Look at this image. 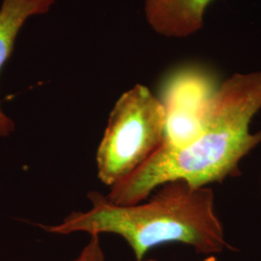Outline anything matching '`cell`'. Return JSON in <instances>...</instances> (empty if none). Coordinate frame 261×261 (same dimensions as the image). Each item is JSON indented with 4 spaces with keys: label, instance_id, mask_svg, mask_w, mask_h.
Here are the masks:
<instances>
[{
    "label": "cell",
    "instance_id": "cell-1",
    "mask_svg": "<svg viewBox=\"0 0 261 261\" xmlns=\"http://www.w3.org/2000/svg\"><path fill=\"white\" fill-rule=\"evenodd\" d=\"M260 110L261 71L225 79L210 97L196 139L182 147L161 144L129 177L111 187L107 199L116 205H134L170 181L204 187L239 175L242 159L261 143V130H250Z\"/></svg>",
    "mask_w": 261,
    "mask_h": 261
},
{
    "label": "cell",
    "instance_id": "cell-2",
    "mask_svg": "<svg viewBox=\"0 0 261 261\" xmlns=\"http://www.w3.org/2000/svg\"><path fill=\"white\" fill-rule=\"evenodd\" d=\"M88 198L91 209L73 212L61 224H42V229L61 235L116 234L128 243L137 261L168 243L185 244L204 254L231 249L215 210L214 192L208 186L170 181L160 186L149 201L134 205L113 204L99 192L89 193Z\"/></svg>",
    "mask_w": 261,
    "mask_h": 261
},
{
    "label": "cell",
    "instance_id": "cell-3",
    "mask_svg": "<svg viewBox=\"0 0 261 261\" xmlns=\"http://www.w3.org/2000/svg\"><path fill=\"white\" fill-rule=\"evenodd\" d=\"M166 110L148 87L137 84L118 99L96 155L98 176L107 186L129 177L162 144Z\"/></svg>",
    "mask_w": 261,
    "mask_h": 261
},
{
    "label": "cell",
    "instance_id": "cell-4",
    "mask_svg": "<svg viewBox=\"0 0 261 261\" xmlns=\"http://www.w3.org/2000/svg\"><path fill=\"white\" fill-rule=\"evenodd\" d=\"M218 84L195 71L175 74L164 87L160 99L166 110V127L162 144L182 147L202 130L207 105Z\"/></svg>",
    "mask_w": 261,
    "mask_h": 261
},
{
    "label": "cell",
    "instance_id": "cell-5",
    "mask_svg": "<svg viewBox=\"0 0 261 261\" xmlns=\"http://www.w3.org/2000/svg\"><path fill=\"white\" fill-rule=\"evenodd\" d=\"M214 0H144L151 28L164 37L188 38L204 25L206 10Z\"/></svg>",
    "mask_w": 261,
    "mask_h": 261
},
{
    "label": "cell",
    "instance_id": "cell-6",
    "mask_svg": "<svg viewBox=\"0 0 261 261\" xmlns=\"http://www.w3.org/2000/svg\"><path fill=\"white\" fill-rule=\"evenodd\" d=\"M56 0H2L0 6V71L12 56L18 34L29 18L48 12ZM15 130V123L0 107V137Z\"/></svg>",
    "mask_w": 261,
    "mask_h": 261
},
{
    "label": "cell",
    "instance_id": "cell-7",
    "mask_svg": "<svg viewBox=\"0 0 261 261\" xmlns=\"http://www.w3.org/2000/svg\"><path fill=\"white\" fill-rule=\"evenodd\" d=\"M71 261H106L100 235H90V240L77 257Z\"/></svg>",
    "mask_w": 261,
    "mask_h": 261
},
{
    "label": "cell",
    "instance_id": "cell-8",
    "mask_svg": "<svg viewBox=\"0 0 261 261\" xmlns=\"http://www.w3.org/2000/svg\"><path fill=\"white\" fill-rule=\"evenodd\" d=\"M203 261H218V259L215 257L214 255H210V256L206 257L205 259Z\"/></svg>",
    "mask_w": 261,
    "mask_h": 261
}]
</instances>
